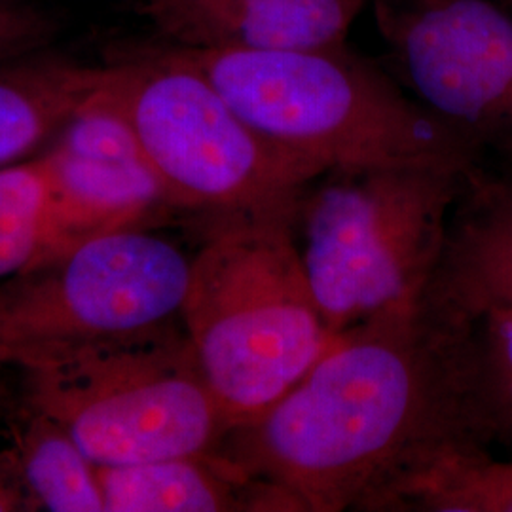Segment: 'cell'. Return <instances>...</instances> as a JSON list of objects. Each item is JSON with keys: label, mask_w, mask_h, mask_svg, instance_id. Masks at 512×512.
<instances>
[{"label": "cell", "mask_w": 512, "mask_h": 512, "mask_svg": "<svg viewBox=\"0 0 512 512\" xmlns=\"http://www.w3.org/2000/svg\"><path fill=\"white\" fill-rule=\"evenodd\" d=\"M416 99L486 158L512 162V16L492 0H376Z\"/></svg>", "instance_id": "ba28073f"}, {"label": "cell", "mask_w": 512, "mask_h": 512, "mask_svg": "<svg viewBox=\"0 0 512 512\" xmlns=\"http://www.w3.org/2000/svg\"><path fill=\"white\" fill-rule=\"evenodd\" d=\"M40 156L52 188L55 256L107 232L150 226L173 209L145 158H88L55 147Z\"/></svg>", "instance_id": "8fae6325"}, {"label": "cell", "mask_w": 512, "mask_h": 512, "mask_svg": "<svg viewBox=\"0 0 512 512\" xmlns=\"http://www.w3.org/2000/svg\"><path fill=\"white\" fill-rule=\"evenodd\" d=\"M54 256L52 188L42 156L0 167V283Z\"/></svg>", "instance_id": "9a60e30c"}, {"label": "cell", "mask_w": 512, "mask_h": 512, "mask_svg": "<svg viewBox=\"0 0 512 512\" xmlns=\"http://www.w3.org/2000/svg\"><path fill=\"white\" fill-rule=\"evenodd\" d=\"M192 258L133 226L78 243L0 283V353L25 365L181 321Z\"/></svg>", "instance_id": "52a82bcc"}, {"label": "cell", "mask_w": 512, "mask_h": 512, "mask_svg": "<svg viewBox=\"0 0 512 512\" xmlns=\"http://www.w3.org/2000/svg\"><path fill=\"white\" fill-rule=\"evenodd\" d=\"M427 294L471 321L512 310V167L469 177Z\"/></svg>", "instance_id": "30bf717a"}, {"label": "cell", "mask_w": 512, "mask_h": 512, "mask_svg": "<svg viewBox=\"0 0 512 512\" xmlns=\"http://www.w3.org/2000/svg\"><path fill=\"white\" fill-rule=\"evenodd\" d=\"M181 323L230 427L298 384L334 336L294 238V213L213 219Z\"/></svg>", "instance_id": "3957f363"}, {"label": "cell", "mask_w": 512, "mask_h": 512, "mask_svg": "<svg viewBox=\"0 0 512 512\" xmlns=\"http://www.w3.org/2000/svg\"><path fill=\"white\" fill-rule=\"evenodd\" d=\"M21 368L33 410L57 421L95 465L211 454L230 429L175 323Z\"/></svg>", "instance_id": "8992f818"}, {"label": "cell", "mask_w": 512, "mask_h": 512, "mask_svg": "<svg viewBox=\"0 0 512 512\" xmlns=\"http://www.w3.org/2000/svg\"><path fill=\"white\" fill-rule=\"evenodd\" d=\"M55 35V19L35 2L0 0V61L44 52Z\"/></svg>", "instance_id": "ac0fdd59"}, {"label": "cell", "mask_w": 512, "mask_h": 512, "mask_svg": "<svg viewBox=\"0 0 512 512\" xmlns=\"http://www.w3.org/2000/svg\"><path fill=\"white\" fill-rule=\"evenodd\" d=\"M103 71L44 52L0 61V167L29 160L54 141L99 92Z\"/></svg>", "instance_id": "4fadbf2b"}, {"label": "cell", "mask_w": 512, "mask_h": 512, "mask_svg": "<svg viewBox=\"0 0 512 512\" xmlns=\"http://www.w3.org/2000/svg\"><path fill=\"white\" fill-rule=\"evenodd\" d=\"M4 365H8V361H6V357L0 353V368H2Z\"/></svg>", "instance_id": "44dd1931"}, {"label": "cell", "mask_w": 512, "mask_h": 512, "mask_svg": "<svg viewBox=\"0 0 512 512\" xmlns=\"http://www.w3.org/2000/svg\"><path fill=\"white\" fill-rule=\"evenodd\" d=\"M492 444L473 321L425 293L338 334L215 454L293 512H387L421 478L488 456Z\"/></svg>", "instance_id": "6da1fadb"}, {"label": "cell", "mask_w": 512, "mask_h": 512, "mask_svg": "<svg viewBox=\"0 0 512 512\" xmlns=\"http://www.w3.org/2000/svg\"><path fill=\"white\" fill-rule=\"evenodd\" d=\"M397 511L512 512V461L488 454L442 467L416 482Z\"/></svg>", "instance_id": "2e32d148"}, {"label": "cell", "mask_w": 512, "mask_h": 512, "mask_svg": "<svg viewBox=\"0 0 512 512\" xmlns=\"http://www.w3.org/2000/svg\"><path fill=\"white\" fill-rule=\"evenodd\" d=\"M368 0H241L198 6H145L171 46L194 50L291 52L348 44Z\"/></svg>", "instance_id": "9c48e42d"}, {"label": "cell", "mask_w": 512, "mask_h": 512, "mask_svg": "<svg viewBox=\"0 0 512 512\" xmlns=\"http://www.w3.org/2000/svg\"><path fill=\"white\" fill-rule=\"evenodd\" d=\"M473 173L338 169L310 184L294 213V238L334 338L425 296Z\"/></svg>", "instance_id": "277c9868"}, {"label": "cell", "mask_w": 512, "mask_h": 512, "mask_svg": "<svg viewBox=\"0 0 512 512\" xmlns=\"http://www.w3.org/2000/svg\"><path fill=\"white\" fill-rule=\"evenodd\" d=\"M241 0H145V6H198V4H228Z\"/></svg>", "instance_id": "ffe728a7"}, {"label": "cell", "mask_w": 512, "mask_h": 512, "mask_svg": "<svg viewBox=\"0 0 512 512\" xmlns=\"http://www.w3.org/2000/svg\"><path fill=\"white\" fill-rule=\"evenodd\" d=\"M19 476L33 509L103 512L97 465L73 437L46 414L33 410L23 423L16 452Z\"/></svg>", "instance_id": "5bb4252c"}, {"label": "cell", "mask_w": 512, "mask_h": 512, "mask_svg": "<svg viewBox=\"0 0 512 512\" xmlns=\"http://www.w3.org/2000/svg\"><path fill=\"white\" fill-rule=\"evenodd\" d=\"M473 327L484 414L494 442L512 446V310L486 311Z\"/></svg>", "instance_id": "e0dca14e"}, {"label": "cell", "mask_w": 512, "mask_h": 512, "mask_svg": "<svg viewBox=\"0 0 512 512\" xmlns=\"http://www.w3.org/2000/svg\"><path fill=\"white\" fill-rule=\"evenodd\" d=\"M33 509L19 476L18 463L12 452L0 454V512Z\"/></svg>", "instance_id": "d6986e66"}, {"label": "cell", "mask_w": 512, "mask_h": 512, "mask_svg": "<svg viewBox=\"0 0 512 512\" xmlns=\"http://www.w3.org/2000/svg\"><path fill=\"white\" fill-rule=\"evenodd\" d=\"M105 512H293L272 486L219 454L97 465Z\"/></svg>", "instance_id": "7c38bea8"}, {"label": "cell", "mask_w": 512, "mask_h": 512, "mask_svg": "<svg viewBox=\"0 0 512 512\" xmlns=\"http://www.w3.org/2000/svg\"><path fill=\"white\" fill-rule=\"evenodd\" d=\"M509 2H511V4H512V0H509Z\"/></svg>", "instance_id": "7402d4cb"}, {"label": "cell", "mask_w": 512, "mask_h": 512, "mask_svg": "<svg viewBox=\"0 0 512 512\" xmlns=\"http://www.w3.org/2000/svg\"><path fill=\"white\" fill-rule=\"evenodd\" d=\"M171 48L253 128L327 171L484 167L486 158L467 137L348 44L291 52Z\"/></svg>", "instance_id": "7a4b0ae2"}, {"label": "cell", "mask_w": 512, "mask_h": 512, "mask_svg": "<svg viewBox=\"0 0 512 512\" xmlns=\"http://www.w3.org/2000/svg\"><path fill=\"white\" fill-rule=\"evenodd\" d=\"M101 95L133 129L173 209L213 219L296 213L327 173L253 128L173 48L107 65Z\"/></svg>", "instance_id": "5b68a950"}]
</instances>
